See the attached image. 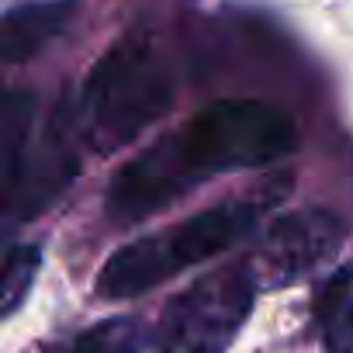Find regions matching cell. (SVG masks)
Listing matches in <instances>:
<instances>
[{
    "label": "cell",
    "instance_id": "obj_4",
    "mask_svg": "<svg viewBox=\"0 0 353 353\" xmlns=\"http://www.w3.org/2000/svg\"><path fill=\"white\" fill-rule=\"evenodd\" d=\"M256 288L253 260H236L198 277L163 308L149 353H225L253 312Z\"/></svg>",
    "mask_w": 353,
    "mask_h": 353
},
{
    "label": "cell",
    "instance_id": "obj_9",
    "mask_svg": "<svg viewBox=\"0 0 353 353\" xmlns=\"http://www.w3.org/2000/svg\"><path fill=\"white\" fill-rule=\"evenodd\" d=\"M35 135V97L11 90L0 104V198H4L21 170V159Z\"/></svg>",
    "mask_w": 353,
    "mask_h": 353
},
{
    "label": "cell",
    "instance_id": "obj_1",
    "mask_svg": "<svg viewBox=\"0 0 353 353\" xmlns=\"http://www.w3.org/2000/svg\"><path fill=\"white\" fill-rule=\"evenodd\" d=\"M294 149L298 125L288 111L263 101H215L125 163L108 184L104 212L118 225H135L219 173L267 166Z\"/></svg>",
    "mask_w": 353,
    "mask_h": 353
},
{
    "label": "cell",
    "instance_id": "obj_11",
    "mask_svg": "<svg viewBox=\"0 0 353 353\" xmlns=\"http://www.w3.org/2000/svg\"><path fill=\"white\" fill-rule=\"evenodd\" d=\"M39 263H42V253L32 243H18V246L8 250L4 274H0V312L4 315H14L18 305L28 298L35 274H39Z\"/></svg>",
    "mask_w": 353,
    "mask_h": 353
},
{
    "label": "cell",
    "instance_id": "obj_5",
    "mask_svg": "<svg viewBox=\"0 0 353 353\" xmlns=\"http://www.w3.org/2000/svg\"><path fill=\"white\" fill-rule=\"evenodd\" d=\"M77 142L83 139L73 108H56L52 118L42 125V132L32 135V145L21 159L11 191L0 198V212L8 215V225L32 222L63 198V191L73 184L80 170Z\"/></svg>",
    "mask_w": 353,
    "mask_h": 353
},
{
    "label": "cell",
    "instance_id": "obj_8",
    "mask_svg": "<svg viewBox=\"0 0 353 353\" xmlns=\"http://www.w3.org/2000/svg\"><path fill=\"white\" fill-rule=\"evenodd\" d=\"M322 353H353V263L332 270L315 291Z\"/></svg>",
    "mask_w": 353,
    "mask_h": 353
},
{
    "label": "cell",
    "instance_id": "obj_6",
    "mask_svg": "<svg viewBox=\"0 0 353 353\" xmlns=\"http://www.w3.org/2000/svg\"><path fill=\"white\" fill-rule=\"evenodd\" d=\"M346 243V222L325 208L277 215L253 250V270L263 288H288L329 263Z\"/></svg>",
    "mask_w": 353,
    "mask_h": 353
},
{
    "label": "cell",
    "instance_id": "obj_7",
    "mask_svg": "<svg viewBox=\"0 0 353 353\" xmlns=\"http://www.w3.org/2000/svg\"><path fill=\"white\" fill-rule=\"evenodd\" d=\"M77 14V0H35L4 14L0 21V52L8 63H25L42 52L56 35L66 32Z\"/></svg>",
    "mask_w": 353,
    "mask_h": 353
},
{
    "label": "cell",
    "instance_id": "obj_2",
    "mask_svg": "<svg viewBox=\"0 0 353 353\" xmlns=\"http://www.w3.org/2000/svg\"><path fill=\"white\" fill-rule=\"evenodd\" d=\"M173 104V77L149 35L114 42L87 73L73 104L80 139L90 152L111 156L149 132Z\"/></svg>",
    "mask_w": 353,
    "mask_h": 353
},
{
    "label": "cell",
    "instance_id": "obj_10",
    "mask_svg": "<svg viewBox=\"0 0 353 353\" xmlns=\"http://www.w3.org/2000/svg\"><path fill=\"white\" fill-rule=\"evenodd\" d=\"M145 343H149L145 325L132 315H118L83 329L66 353H142Z\"/></svg>",
    "mask_w": 353,
    "mask_h": 353
},
{
    "label": "cell",
    "instance_id": "obj_3",
    "mask_svg": "<svg viewBox=\"0 0 353 353\" xmlns=\"http://www.w3.org/2000/svg\"><path fill=\"white\" fill-rule=\"evenodd\" d=\"M256 215L260 208L253 201H225L163 232L142 236L104 260L97 274V294L104 301H128L159 288L163 281L176 277L188 267L222 256L229 246L253 232Z\"/></svg>",
    "mask_w": 353,
    "mask_h": 353
}]
</instances>
